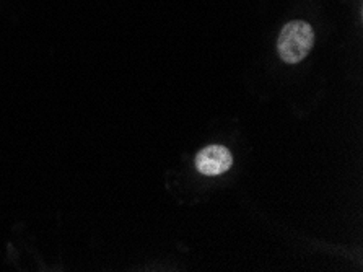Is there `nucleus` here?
Masks as SVG:
<instances>
[{"mask_svg":"<svg viewBox=\"0 0 363 272\" xmlns=\"http://www.w3.org/2000/svg\"><path fill=\"white\" fill-rule=\"evenodd\" d=\"M315 44V31L310 23L301 20L289 21L280 31L277 51L284 62L298 64L310 54Z\"/></svg>","mask_w":363,"mask_h":272,"instance_id":"f257e3e1","label":"nucleus"},{"mask_svg":"<svg viewBox=\"0 0 363 272\" xmlns=\"http://www.w3.org/2000/svg\"><path fill=\"white\" fill-rule=\"evenodd\" d=\"M233 163L232 153L222 146H208L196 157V168L206 176H217L230 170Z\"/></svg>","mask_w":363,"mask_h":272,"instance_id":"f03ea898","label":"nucleus"}]
</instances>
